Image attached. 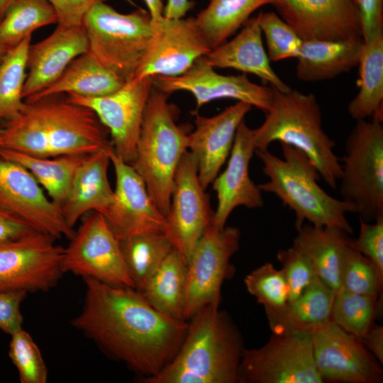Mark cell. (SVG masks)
Wrapping results in <instances>:
<instances>
[{"mask_svg": "<svg viewBox=\"0 0 383 383\" xmlns=\"http://www.w3.org/2000/svg\"><path fill=\"white\" fill-rule=\"evenodd\" d=\"M83 280L82 308L72 325L142 379L157 375L177 353L188 321L160 312L136 289Z\"/></svg>", "mask_w": 383, "mask_h": 383, "instance_id": "obj_1", "label": "cell"}, {"mask_svg": "<svg viewBox=\"0 0 383 383\" xmlns=\"http://www.w3.org/2000/svg\"><path fill=\"white\" fill-rule=\"evenodd\" d=\"M62 95L25 101L22 110L0 127V148L51 157L112 148L109 131L95 113Z\"/></svg>", "mask_w": 383, "mask_h": 383, "instance_id": "obj_2", "label": "cell"}, {"mask_svg": "<svg viewBox=\"0 0 383 383\" xmlns=\"http://www.w3.org/2000/svg\"><path fill=\"white\" fill-rule=\"evenodd\" d=\"M211 303L188 321L173 359L144 383H238L244 350L242 335L228 314Z\"/></svg>", "mask_w": 383, "mask_h": 383, "instance_id": "obj_3", "label": "cell"}, {"mask_svg": "<svg viewBox=\"0 0 383 383\" xmlns=\"http://www.w3.org/2000/svg\"><path fill=\"white\" fill-rule=\"evenodd\" d=\"M282 157L268 149L257 150L268 181L258 185L261 192L274 194L295 215V226L304 221L315 226H335L348 234L353 231L346 214L355 213L351 204L329 195L318 184L314 165L301 151L281 144Z\"/></svg>", "mask_w": 383, "mask_h": 383, "instance_id": "obj_4", "label": "cell"}, {"mask_svg": "<svg viewBox=\"0 0 383 383\" xmlns=\"http://www.w3.org/2000/svg\"><path fill=\"white\" fill-rule=\"evenodd\" d=\"M272 89L271 108L262 124L254 129L256 150L268 149L274 142L290 145L304 152L321 178L335 189L341 173L340 160L334 152L335 141L323 129L315 95L292 88L284 91Z\"/></svg>", "mask_w": 383, "mask_h": 383, "instance_id": "obj_5", "label": "cell"}, {"mask_svg": "<svg viewBox=\"0 0 383 383\" xmlns=\"http://www.w3.org/2000/svg\"><path fill=\"white\" fill-rule=\"evenodd\" d=\"M169 94L154 87L145 106L136 155L131 164L143 179L153 202L166 217L176 170L188 150L186 126L177 124L179 110Z\"/></svg>", "mask_w": 383, "mask_h": 383, "instance_id": "obj_6", "label": "cell"}, {"mask_svg": "<svg viewBox=\"0 0 383 383\" xmlns=\"http://www.w3.org/2000/svg\"><path fill=\"white\" fill-rule=\"evenodd\" d=\"M82 25L88 52L126 82L132 79L152 35L149 12L138 9L122 13L102 1L88 11Z\"/></svg>", "mask_w": 383, "mask_h": 383, "instance_id": "obj_7", "label": "cell"}, {"mask_svg": "<svg viewBox=\"0 0 383 383\" xmlns=\"http://www.w3.org/2000/svg\"><path fill=\"white\" fill-rule=\"evenodd\" d=\"M340 160L341 199L353 205L360 220L383 218L382 120L356 121Z\"/></svg>", "mask_w": 383, "mask_h": 383, "instance_id": "obj_8", "label": "cell"}, {"mask_svg": "<svg viewBox=\"0 0 383 383\" xmlns=\"http://www.w3.org/2000/svg\"><path fill=\"white\" fill-rule=\"evenodd\" d=\"M65 248V273L88 277L115 286L135 288L124 261L118 239L99 212L84 215Z\"/></svg>", "mask_w": 383, "mask_h": 383, "instance_id": "obj_9", "label": "cell"}, {"mask_svg": "<svg viewBox=\"0 0 383 383\" xmlns=\"http://www.w3.org/2000/svg\"><path fill=\"white\" fill-rule=\"evenodd\" d=\"M313 360L311 333H272L259 348H244L238 383H323Z\"/></svg>", "mask_w": 383, "mask_h": 383, "instance_id": "obj_10", "label": "cell"}, {"mask_svg": "<svg viewBox=\"0 0 383 383\" xmlns=\"http://www.w3.org/2000/svg\"><path fill=\"white\" fill-rule=\"evenodd\" d=\"M240 232L236 227L206 228L187 262L183 318L188 321L211 303H221L223 282L234 273L230 260L238 250Z\"/></svg>", "mask_w": 383, "mask_h": 383, "instance_id": "obj_11", "label": "cell"}, {"mask_svg": "<svg viewBox=\"0 0 383 383\" xmlns=\"http://www.w3.org/2000/svg\"><path fill=\"white\" fill-rule=\"evenodd\" d=\"M56 238L34 231L0 243V292H48L65 273V248Z\"/></svg>", "mask_w": 383, "mask_h": 383, "instance_id": "obj_12", "label": "cell"}, {"mask_svg": "<svg viewBox=\"0 0 383 383\" xmlns=\"http://www.w3.org/2000/svg\"><path fill=\"white\" fill-rule=\"evenodd\" d=\"M153 77L133 79L111 94L88 97L68 94L70 102L92 110L111 136L115 154L131 165L136 155V147L143 118Z\"/></svg>", "mask_w": 383, "mask_h": 383, "instance_id": "obj_13", "label": "cell"}, {"mask_svg": "<svg viewBox=\"0 0 383 383\" xmlns=\"http://www.w3.org/2000/svg\"><path fill=\"white\" fill-rule=\"evenodd\" d=\"M213 216L209 196L199 179L196 160L187 150L175 172L166 216L167 236L187 264Z\"/></svg>", "mask_w": 383, "mask_h": 383, "instance_id": "obj_14", "label": "cell"}, {"mask_svg": "<svg viewBox=\"0 0 383 383\" xmlns=\"http://www.w3.org/2000/svg\"><path fill=\"white\" fill-rule=\"evenodd\" d=\"M152 32L133 79L178 76L211 49L194 17L152 19Z\"/></svg>", "mask_w": 383, "mask_h": 383, "instance_id": "obj_15", "label": "cell"}, {"mask_svg": "<svg viewBox=\"0 0 383 383\" xmlns=\"http://www.w3.org/2000/svg\"><path fill=\"white\" fill-rule=\"evenodd\" d=\"M311 340L316 368L323 382H382L378 360L358 338L332 321L314 329Z\"/></svg>", "mask_w": 383, "mask_h": 383, "instance_id": "obj_16", "label": "cell"}, {"mask_svg": "<svg viewBox=\"0 0 383 383\" xmlns=\"http://www.w3.org/2000/svg\"><path fill=\"white\" fill-rule=\"evenodd\" d=\"M116 175L113 199L103 215L118 240L144 233L167 235L166 217L151 199L145 182L133 166L108 151Z\"/></svg>", "mask_w": 383, "mask_h": 383, "instance_id": "obj_17", "label": "cell"}, {"mask_svg": "<svg viewBox=\"0 0 383 383\" xmlns=\"http://www.w3.org/2000/svg\"><path fill=\"white\" fill-rule=\"evenodd\" d=\"M0 208L55 238L70 239L74 230L47 196L33 175L23 165L0 157Z\"/></svg>", "mask_w": 383, "mask_h": 383, "instance_id": "obj_18", "label": "cell"}, {"mask_svg": "<svg viewBox=\"0 0 383 383\" xmlns=\"http://www.w3.org/2000/svg\"><path fill=\"white\" fill-rule=\"evenodd\" d=\"M153 87L169 95L178 91H188L194 96L197 109L213 100L233 99L255 106L265 113L273 100L272 87L255 84L245 74H218L204 56L182 74L154 77Z\"/></svg>", "mask_w": 383, "mask_h": 383, "instance_id": "obj_19", "label": "cell"}, {"mask_svg": "<svg viewBox=\"0 0 383 383\" xmlns=\"http://www.w3.org/2000/svg\"><path fill=\"white\" fill-rule=\"evenodd\" d=\"M303 40H362L355 0H272Z\"/></svg>", "mask_w": 383, "mask_h": 383, "instance_id": "obj_20", "label": "cell"}, {"mask_svg": "<svg viewBox=\"0 0 383 383\" xmlns=\"http://www.w3.org/2000/svg\"><path fill=\"white\" fill-rule=\"evenodd\" d=\"M255 150L254 129L250 128L243 120L236 131L226 169L211 183L218 199L211 221L213 226L223 228L238 206L251 209L262 207V192L249 174L250 160Z\"/></svg>", "mask_w": 383, "mask_h": 383, "instance_id": "obj_21", "label": "cell"}, {"mask_svg": "<svg viewBox=\"0 0 383 383\" xmlns=\"http://www.w3.org/2000/svg\"><path fill=\"white\" fill-rule=\"evenodd\" d=\"M251 109L249 104L238 101L211 117L194 113L195 128L188 135V150L196 160L204 189L219 174L231 153L238 127Z\"/></svg>", "mask_w": 383, "mask_h": 383, "instance_id": "obj_22", "label": "cell"}, {"mask_svg": "<svg viewBox=\"0 0 383 383\" xmlns=\"http://www.w3.org/2000/svg\"><path fill=\"white\" fill-rule=\"evenodd\" d=\"M89 45L83 26H57L44 40L30 45L24 84V100L40 93L55 82L78 56L88 52Z\"/></svg>", "mask_w": 383, "mask_h": 383, "instance_id": "obj_23", "label": "cell"}, {"mask_svg": "<svg viewBox=\"0 0 383 383\" xmlns=\"http://www.w3.org/2000/svg\"><path fill=\"white\" fill-rule=\"evenodd\" d=\"M109 149L86 155L74 174L60 207L67 224L72 229L90 211L104 215L113 201V190L108 178Z\"/></svg>", "mask_w": 383, "mask_h": 383, "instance_id": "obj_24", "label": "cell"}, {"mask_svg": "<svg viewBox=\"0 0 383 383\" xmlns=\"http://www.w3.org/2000/svg\"><path fill=\"white\" fill-rule=\"evenodd\" d=\"M204 58L213 68L252 74L282 91L290 89L271 67L262 43L260 13L249 18L233 38L212 49Z\"/></svg>", "mask_w": 383, "mask_h": 383, "instance_id": "obj_25", "label": "cell"}, {"mask_svg": "<svg viewBox=\"0 0 383 383\" xmlns=\"http://www.w3.org/2000/svg\"><path fill=\"white\" fill-rule=\"evenodd\" d=\"M335 294L316 277L296 299L279 309L265 310L272 333H311L330 322Z\"/></svg>", "mask_w": 383, "mask_h": 383, "instance_id": "obj_26", "label": "cell"}, {"mask_svg": "<svg viewBox=\"0 0 383 383\" xmlns=\"http://www.w3.org/2000/svg\"><path fill=\"white\" fill-rule=\"evenodd\" d=\"M293 245L311 262L316 276L335 292L340 288V275L350 238L335 226L303 224Z\"/></svg>", "mask_w": 383, "mask_h": 383, "instance_id": "obj_27", "label": "cell"}, {"mask_svg": "<svg viewBox=\"0 0 383 383\" xmlns=\"http://www.w3.org/2000/svg\"><path fill=\"white\" fill-rule=\"evenodd\" d=\"M363 40H303L296 77L304 82L333 79L357 66Z\"/></svg>", "mask_w": 383, "mask_h": 383, "instance_id": "obj_28", "label": "cell"}, {"mask_svg": "<svg viewBox=\"0 0 383 383\" xmlns=\"http://www.w3.org/2000/svg\"><path fill=\"white\" fill-rule=\"evenodd\" d=\"M125 83L121 77L87 52L73 60L51 85L25 101L65 93L88 97L104 96L118 91Z\"/></svg>", "mask_w": 383, "mask_h": 383, "instance_id": "obj_29", "label": "cell"}, {"mask_svg": "<svg viewBox=\"0 0 383 383\" xmlns=\"http://www.w3.org/2000/svg\"><path fill=\"white\" fill-rule=\"evenodd\" d=\"M359 91L350 101L348 112L355 120H382L383 30L363 40L360 57Z\"/></svg>", "mask_w": 383, "mask_h": 383, "instance_id": "obj_30", "label": "cell"}, {"mask_svg": "<svg viewBox=\"0 0 383 383\" xmlns=\"http://www.w3.org/2000/svg\"><path fill=\"white\" fill-rule=\"evenodd\" d=\"M187 268V262L173 248L139 292L160 312L184 321Z\"/></svg>", "mask_w": 383, "mask_h": 383, "instance_id": "obj_31", "label": "cell"}, {"mask_svg": "<svg viewBox=\"0 0 383 383\" xmlns=\"http://www.w3.org/2000/svg\"><path fill=\"white\" fill-rule=\"evenodd\" d=\"M85 155H65L40 157L0 148V157L26 167L60 209L74 174Z\"/></svg>", "mask_w": 383, "mask_h": 383, "instance_id": "obj_32", "label": "cell"}, {"mask_svg": "<svg viewBox=\"0 0 383 383\" xmlns=\"http://www.w3.org/2000/svg\"><path fill=\"white\" fill-rule=\"evenodd\" d=\"M272 0H210L194 17L196 23L213 49L232 36L261 6Z\"/></svg>", "mask_w": 383, "mask_h": 383, "instance_id": "obj_33", "label": "cell"}, {"mask_svg": "<svg viewBox=\"0 0 383 383\" xmlns=\"http://www.w3.org/2000/svg\"><path fill=\"white\" fill-rule=\"evenodd\" d=\"M121 250L138 291L157 270L173 249L165 233H144L118 240Z\"/></svg>", "mask_w": 383, "mask_h": 383, "instance_id": "obj_34", "label": "cell"}, {"mask_svg": "<svg viewBox=\"0 0 383 383\" xmlns=\"http://www.w3.org/2000/svg\"><path fill=\"white\" fill-rule=\"evenodd\" d=\"M57 23L48 0H16L0 20V45L14 47L41 27Z\"/></svg>", "mask_w": 383, "mask_h": 383, "instance_id": "obj_35", "label": "cell"}, {"mask_svg": "<svg viewBox=\"0 0 383 383\" xmlns=\"http://www.w3.org/2000/svg\"><path fill=\"white\" fill-rule=\"evenodd\" d=\"M31 38L29 35L11 48L0 64V121L16 116L24 106L23 90Z\"/></svg>", "mask_w": 383, "mask_h": 383, "instance_id": "obj_36", "label": "cell"}, {"mask_svg": "<svg viewBox=\"0 0 383 383\" xmlns=\"http://www.w3.org/2000/svg\"><path fill=\"white\" fill-rule=\"evenodd\" d=\"M378 298L340 288L335 294L331 321L360 340L374 323L379 311Z\"/></svg>", "mask_w": 383, "mask_h": 383, "instance_id": "obj_37", "label": "cell"}, {"mask_svg": "<svg viewBox=\"0 0 383 383\" xmlns=\"http://www.w3.org/2000/svg\"><path fill=\"white\" fill-rule=\"evenodd\" d=\"M247 291L262 304L265 310H277L288 301L289 290L281 269L265 262L250 272L244 279Z\"/></svg>", "mask_w": 383, "mask_h": 383, "instance_id": "obj_38", "label": "cell"}, {"mask_svg": "<svg viewBox=\"0 0 383 383\" xmlns=\"http://www.w3.org/2000/svg\"><path fill=\"white\" fill-rule=\"evenodd\" d=\"M340 288L382 297L383 277L368 258L349 246L343 263Z\"/></svg>", "mask_w": 383, "mask_h": 383, "instance_id": "obj_39", "label": "cell"}, {"mask_svg": "<svg viewBox=\"0 0 383 383\" xmlns=\"http://www.w3.org/2000/svg\"><path fill=\"white\" fill-rule=\"evenodd\" d=\"M9 355L21 383H46L48 368L30 334L23 328L11 335Z\"/></svg>", "mask_w": 383, "mask_h": 383, "instance_id": "obj_40", "label": "cell"}, {"mask_svg": "<svg viewBox=\"0 0 383 383\" xmlns=\"http://www.w3.org/2000/svg\"><path fill=\"white\" fill-rule=\"evenodd\" d=\"M260 26L270 60L277 62L298 57L303 40L277 13L260 11Z\"/></svg>", "mask_w": 383, "mask_h": 383, "instance_id": "obj_41", "label": "cell"}, {"mask_svg": "<svg viewBox=\"0 0 383 383\" xmlns=\"http://www.w3.org/2000/svg\"><path fill=\"white\" fill-rule=\"evenodd\" d=\"M277 258L281 264L289 290L288 301L299 297L317 277L306 256L294 245L279 250Z\"/></svg>", "mask_w": 383, "mask_h": 383, "instance_id": "obj_42", "label": "cell"}, {"mask_svg": "<svg viewBox=\"0 0 383 383\" xmlns=\"http://www.w3.org/2000/svg\"><path fill=\"white\" fill-rule=\"evenodd\" d=\"M360 222L359 235L350 239L349 246L368 258L383 277V218Z\"/></svg>", "mask_w": 383, "mask_h": 383, "instance_id": "obj_43", "label": "cell"}, {"mask_svg": "<svg viewBox=\"0 0 383 383\" xmlns=\"http://www.w3.org/2000/svg\"><path fill=\"white\" fill-rule=\"evenodd\" d=\"M27 292H0V330L12 335L22 328L21 306Z\"/></svg>", "mask_w": 383, "mask_h": 383, "instance_id": "obj_44", "label": "cell"}, {"mask_svg": "<svg viewBox=\"0 0 383 383\" xmlns=\"http://www.w3.org/2000/svg\"><path fill=\"white\" fill-rule=\"evenodd\" d=\"M57 16V26L64 27L82 25L88 11L96 4L106 0H48Z\"/></svg>", "mask_w": 383, "mask_h": 383, "instance_id": "obj_45", "label": "cell"}, {"mask_svg": "<svg viewBox=\"0 0 383 383\" xmlns=\"http://www.w3.org/2000/svg\"><path fill=\"white\" fill-rule=\"evenodd\" d=\"M362 28V40L383 30V0H355Z\"/></svg>", "mask_w": 383, "mask_h": 383, "instance_id": "obj_46", "label": "cell"}, {"mask_svg": "<svg viewBox=\"0 0 383 383\" xmlns=\"http://www.w3.org/2000/svg\"><path fill=\"white\" fill-rule=\"evenodd\" d=\"M34 231L26 222L0 208V243L22 237Z\"/></svg>", "mask_w": 383, "mask_h": 383, "instance_id": "obj_47", "label": "cell"}, {"mask_svg": "<svg viewBox=\"0 0 383 383\" xmlns=\"http://www.w3.org/2000/svg\"><path fill=\"white\" fill-rule=\"evenodd\" d=\"M360 340L382 365L383 326L374 323Z\"/></svg>", "mask_w": 383, "mask_h": 383, "instance_id": "obj_48", "label": "cell"}, {"mask_svg": "<svg viewBox=\"0 0 383 383\" xmlns=\"http://www.w3.org/2000/svg\"><path fill=\"white\" fill-rule=\"evenodd\" d=\"M193 6L191 0H166L163 16L171 19L184 18Z\"/></svg>", "mask_w": 383, "mask_h": 383, "instance_id": "obj_49", "label": "cell"}, {"mask_svg": "<svg viewBox=\"0 0 383 383\" xmlns=\"http://www.w3.org/2000/svg\"><path fill=\"white\" fill-rule=\"evenodd\" d=\"M151 18L156 19L163 16L164 5L162 0H143Z\"/></svg>", "mask_w": 383, "mask_h": 383, "instance_id": "obj_50", "label": "cell"}, {"mask_svg": "<svg viewBox=\"0 0 383 383\" xmlns=\"http://www.w3.org/2000/svg\"><path fill=\"white\" fill-rule=\"evenodd\" d=\"M16 0H0V20L3 18L9 6Z\"/></svg>", "mask_w": 383, "mask_h": 383, "instance_id": "obj_51", "label": "cell"}, {"mask_svg": "<svg viewBox=\"0 0 383 383\" xmlns=\"http://www.w3.org/2000/svg\"><path fill=\"white\" fill-rule=\"evenodd\" d=\"M9 49V48L0 45V64Z\"/></svg>", "mask_w": 383, "mask_h": 383, "instance_id": "obj_52", "label": "cell"}, {"mask_svg": "<svg viewBox=\"0 0 383 383\" xmlns=\"http://www.w3.org/2000/svg\"><path fill=\"white\" fill-rule=\"evenodd\" d=\"M128 2H129L130 4H133V5H135L132 0H126Z\"/></svg>", "mask_w": 383, "mask_h": 383, "instance_id": "obj_53", "label": "cell"}, {"mask_svg": "<svg viewBox=\"0 0 383 383\" xmlns=\"http://www.w3.org/2000/svg\"><path fill=\"white\" fill-rule=\"evenodd\" d=\"M1 130V129H0Z\"/></svg>", "mask_w": 383, "mask_h": 383, "instance_id": "obj_54", "label": "cell"}]
</instances>
